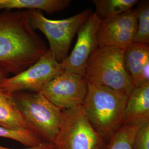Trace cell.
<instances>
[{
	"mask_svg": "<svg viewBox=\"0 0 149 149\" xmlns=\"http://www.w3.org/2000/svg\"><path fill=\"white\" fill-rule=\"evenodd\" d=\"M31 22V11L0 13V68L17 74L36 63L48 50Z\"/></svg>",
	"mask_w": 149,
	"mask_h": 149,
	"instance_id": "6da1fadb",
	"label": "cell"
},
{
	"mask_svg": "<svg viewBox=\"0 0 149 149\" xmlns=\"http://www.w3.org/2000/svg\"><path fill=\"white\" fill-rule=\"evenodd\" d=\"M128 96L108 87L88 83L82 107L89 122L108 143L122 126Z\"/></svg>",
	"mask_w": 149,
	"mask_h": 149,
	"instance_id": "7a4b0ae2",
	"label": "cell"
},
{
	"mask_svg": "<svg viewBox=\"0 0 149 149\" xmlns=\"http://www.w3.org/2000/svg\"><path fill=\"white\" fill-rule=\"evenodd\" d=\"M27 127L43 142L53 143L64 113L40 92L19 91L12 94Z\"/></svg>",
	"mask_w": 149,
	"mask_h": 149,
	"instance_id": "3957f363",
	"label": "cell"
},
{
	"mask_svg": "<svg viewBox=\"0 0 149 149\" xmlns=\"http://www.w3.org/2000/svg\"><path fill=\"white\" fill-rule=\"evenodd\" d=\"M124 50L98 47L92 54L86 68L87 83L108 87L128 96L134 86L125 69Z\"/></svg>",
	"mask_w": 149,
	"mask_h": 149,
	"instance_id": "277c9868",
	"label": "cell"
},
{
	"mask_svg": "<svg viewBox=\"0 0 149 149\" xmlns=\"http://www.w3.org/2000/svg\"><path fill=\"white\" fill-rule=\"evenodd\" d=\"M92 12L87 9L61 20L49 19L42 11H31V22L34 29L42 32L48 39L49 50L56 60L61 64L68 56L72 40Z\"/></svg>",
	"mask_w": 149,
	"mask_h": 149,
	"instance_id": "5b68a950",
	"label": "cell"
},
{
	"mask_svg": "<svg viewBox=\"0 0 149 149\" xmlns=\"http://www.w3.org/2000/svg\"><path fill=\"white\" fill-rule=\"evenodd\" d=\"M63 112V121L54 149H106L107 143L93 128L82 106Z\"/></svg>",
	"mask_w": 149,
	"mask_h": 149,
	"instance_id": "8992f818",
	"label": "cell"
},
{
	"mask_svg": "<svg viewBox=\"0 0 149 149\" xmlns=\"http://www.w3.org/2000/svg\"><path fill=\"white\" fill-rule=\"evenodd\" d=\"M64 71L62 65L48 49L44 55L23 71L8 77L0 85V90L8 95L19 91L40 92L44 86Z\"/></svg>",
	"mask_w": 149,
	"mask_h": 149,
	"instance_id": "52a82bcc",
	"label": "cell"
},
{
	"mask_svg": "<svg viewBox=\"0 0 149 149\" xmlns=\"http://www.w3.org/2000/svg\"><path fill=\"white\" fill-rule=\"evenodd\" d=\"M87 88L84 76L64 70L44 86L40 92L60 109L67 110L82 105Z\"/></svg>",
	"mask_w": 149,
	"mask_h": 149,
	"instance_id": "ba28073f",
	"label": "cell"
},
{
	"mask_svg": "<svg viewBox=\"0 0 149 149\" xmlns=\"http://www.w3.org/2000/svg\"><path fill=\"white\" fill-rule=\"evenodd\" d=\"M100 23L99 18L92 13L80 27L74 48L61 63L64 71L84 76L89 60L98 48L97 33Z\"/></svg>",
	"mask_w": 149,
	"mask_h": 149,
	"instance_id": "9c48e42d",
	"label": "cell"
},
{
	"mask_svg": "<svg viewBox=\"0 0 149 149\" xmlns=\"http://www.w3.org/2000/svg\"><path fill=\"white\" fill-rule=\"evenodd\" d=\"M136 18L133 9L103 21L97 33L98 47L124 50L134 42Z\"/></svg>",
	"mask_w": 149,
	"mask_h": 149,
	"instance_id": "30bf717a",
	"label": "cell"
},
{
	"mask_svg": "<svg viewBox=\"0 0 149 149\" xmlns=\"http://www.w3.org/2000/svg\"><path fill=\"white\" fill-rule=\"evenodd\" d=\"M135 120L149 121V84L134 87L128 96L124 123Z\"/></svg>",
	"mask_w": 149,
	"mask_h": 149,
	"instance_id": "8fae6325",
	"label": "cell"
},
{
	"mask_svg": "<svg viewBox=\"0 0 149 149\" xmlns=\"http://www.w3.org/2000/svg\"><path fill=\"white\" fill-rule=\"evenodd\" d=\"M71 3L70 0H0V11L36 10L50 14L64 10Z\"/></svg>",
	"mask_w": 149,
	"mask_h": 149,
	"instance_id": "7c38bea8",
	"label": "cell"
},
{
	"mask_svg": "<svg viewBox=\"0 0 149 149\" xmlns=\"http://www.w3.org/2000/svg\"><path fill=\"white\" fill-rule=\"evenodd\" d=\"M123 59L127 71L136 87L144 66L149 62V45L132 43L124 50Z\"/></svg>",
	"mask_w": 149,
	"mask_h": 149,
	"instance_id": "4fadbf2b",
	"label": "cell"
},
{
	"mask_svg": "<svg viewBox=\"0 0 149 149\" xmlns=\"http://www.w3.org/2000/svg\"><path fill=\"white\" fill-rule=\"evenodd\" d=\"M0 126L11 130L29 129L12 95L7 94L1 90Z\"/></svg>",
	"mask_w": 149,
	"mask_h": 149,
	"instance_id": "5bb4252c",
	"label": "cell"
},
{
	"mask_svg": "<svg viewBox=\"0 0 149 149\" xmlns=\"http://www.w3.org/2000/svg\"><path fill=\"white\" fill-rule=\"evenodd\" d=\"M96 6L95 13L103 21L124 12L132 10L138 3V0H93Z\"/></svg>",
	"mask_w": 149,
	"mask_h": 149,
	"instance_id": "9a60e30c",
	"label": "cell"
},
{
	"mask_svg": "<svg viewBox=\"0 0 149 149\" xmlns=\"http://www.w3.org/2000/svg\"><path fill=\"white\" fill-rule=\"evenodd\" d=\"M145 122L135 120L124 123L107 143L106 149H133L135 133Z\"/></svg>",
	"mask_w": 149,
	"mask_h": 149,
	"instance_id": "2e32d148",
	"label": "cell"
},
{
	"mask_svg": "<svg viewBox=\"0 0 149 149\" xmlns=\"http://www.w3.org/2000/svg\"><path fill=\"white\" fill-rule=\"evenodd\" d=\"M134 9L136 18V32L134 43L149 45V1L139 2Z\"/></svg>",
	"mask_w": 149,
	"mask_h": 149,
	"instance_id": "e0dca14e",
	"label": "cell"
},
{
	"mask_svg": "<svg viewBox=\"0 0 149 149\" xmlns=\"http://www.w3.org/2000/svg\"><path fill=\"white\" fill-rule=\"evenodd\" d=\"M0 137L15 140L27 148L37 146L43 142L36 134L28 129L11 130L0 126Z\"/></svg>",
	"mask_w": 149,
	"mask_h": 149,
	"instance_id": "ac0fdd59",
	"label": "cell"
},
{
	"mask_svg": "<svg viewBox=\"0 0 149 149\" xmlns=\"http://www.w3.org/2000/svg\"><path fill=\"white\" fill-rule=\"evenodd\" d=\"M133 149H149V121L144 123L136 131Z\"/></svg>",
	"mask_w": 149,
	"mask_h": 149,
	"instance_id": "d6986e66",
	"label": "cell"
},
{
	"mask_svg": "<svg viewBox=\"0 0 149 149\" xmlns=\"http://www.w3.org/2000/svg\"><path fill=\"white\" fill-rule=\"evenodd\" d=\"M0 149H14L7 148L5 147H3L0 146ZM54 149L53 143H47V142H42V143L38 145L37 146H33L31 148H27L26 149Z\"/></svg>",
	"mask_w": 149,
	"mask_h": 149,
	"instance_id": "ffe728a7",
	"label": "cell"
},
{
	"mask_svg": "<svg viewBox=\"0 0 149 149\" xmlns=\"http://www.w3.org/2000/svg\"><path fill=\"white\" fill-rule=\"evenodd\" d=\"M8 74L6 71L5 70L0 68V85L8 78Z\"/></svg>",
	"mask_w": 149,
	"mask_h": 149,
	"instance_id": "44dd1931",
	"label": "cell"
}]
</instances>
